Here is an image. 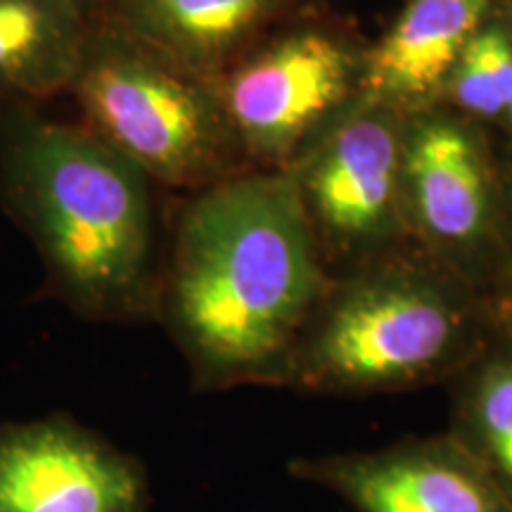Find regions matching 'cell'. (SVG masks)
I'll list each match as a JSON object with an SVG mask.
<instances>
[{
    "instance_id": "obj_1",
    "label": "cell",
    "mask_w": 512,
    "mask_h": 512,
    "mask_svg": "<svg viewBox=\"0 0 512 512\" xmlns=\"http://www.w3.org/2000/svg\"><path fill=\"white\" fill-rule=\"evenodd\" d=\"M328 290L294 176L249 174L185 209L162 316L200 387L283 384Z\"/></svg>"
},
{
    "instance_id": "obj_2",
    "label": "cell",
    "mask_w": 512,
    "mask_h": 512,
    "mask_svg": "<svg viewBox=\"0 0 512 512\" xmlns=\"http://www.w3.org/2000/svg\"><path fill=\"white\" fill-rule=\"evenodd\" d=\"M136 164L91 131L12 119L3 183L53 275L91 318H133L150 304L152 204Z\"/></svg>"
},
{
    "instance_id": "obj_3",
    "label": "cell",
    "mask_w": 512,
    "mask_h": 512,
    "mask_svg": "<svg viewBox=\"0 0 512 512\" xmlns=\"http://www.w3.org/2000/svg\"><path fill=\"white\" fill-rule=\"evenodd\" d=\"M494 306L420 268H382L330 287L283 384L373 394L456 377L496 335Z\"/></svg>"
},
{
    "instance_id": "obj_4",
    "label": "cell",
    "mask_w": 512,
    "mask_h": 512,
    "mask_svg": "<svg viewBox=\"0 0 512 512\" xmlns=\"http://www.w3.org/2000/svg\"><path fill=\"white\" fill-rule=\"evenodd\" d=\"M72 91L88 131L152 181L190 185L219 166L230 131L216 93L112 19L93 24Z\"/></svg>"
},
{
    "instance_id": "obj_5",
    "label": "cell",
    "mask_w": 512,
    "mask_h": 512,
    "mask_svg": "<svg viewBox=\"0 0 512 512\" xmlns=\"http://www.w3.org/2000/svg\"><path fill=\"white\" fill-rule=\"evenodd\" d=\"M354 79L356 62L342 41L297 29L242 60L214 93L247 150L285 157L347 100Z\"/></svg>"
},
{
    "instance_id": "obj_6",
    "label": "cell",
    "mask_w": 512,
    "mask_h": 512,
    "mask_svg": "<svg viewBox=\"0 0 512 512\" xmlns=\"http://www.w3.org/2000/svg\"><path fill=\"white\" fill-rule=\"evenodd\" d=\"M145 467L64 415L0 427V512H147Z\"/></svg>"
},
{
    "instance_id": "obj_7",
    "label": "cell",
    "mask_w": 512,
    "mask_h": 512,
    "mask_svg": "<svg viewBox=\"0 0 512 512\" xmlns=\"http://www.w3.org/2000/svg\"><path fill=\"white\" fill-rule=\"evenodd\" d=\"M403 136L392 105L370 98L325 133L294 181L313 228L342 247H370L399 228Z\"/></svg>"
},
{
    "instance_id": "obj_8",
    "label": "cell",
    "mask_w": 512,
    "mask_h": 512,
    "mask_svg": "<svg viewBox=\"0 0 512 512\" xmlns=\"http://www.w3.org/2000/svg\"><path fill=\"white\" fill-rule=\"evenodd\" d=\"M287 472L354 512H512L479 460L448 432L375 451L297 458Z\"/></svg>"
},
{
    "instance_id": "obj_9",
    "label": "cell",
    "mask_w": 512,
    "mask_h": 512,
    "mask_svg": "<svg viewBox=\"0 0 512 512\" xmlns=\"http://www.w3.org/2000/svg\"><path fill=\"white\" fill-rule=\"evenodd\" d=\"M403 209L448 252H472L489 238L494 185L484 147L465 121L425 114L406 126Z\"/></svg>"
},
{
    "instance_id": "obj_10",
    "label": "cell",
    "mask_w": 512,
    "mask_h": 512,
    "mask_svg": "<svg viewBox=\"0 0 512 512\" xmlns=\"http://www.w3.org/2000/svg\"><path fill=\"white\" fill-rule=\"evenodd\" d=\"M491 0H411L370 55V98L396 107L437 93L467 43L484 27Z\"/></svg>"
},
{
    "instance_id": "obj_11",
    "label": "cell",
    "mask_w": 512,
    "mask_h": 512,
    "mask_svg": "<svg viewBox=\"0 0 512 512\" xmlns=\"http://www.w3.org/2000/svg\"><path fill=\"white\" fill-rule=\"evenodd\" d=\"M91 29L79 0H0V95L50 98L72 88Z\"/></svg>"
},
{
    "instance_id": "obj_12",
    "label": "cell",
    "mask_w": 512,
    "mask_h": 512,
    "mask_svg": "<svg viewBox=\"0 0 512 512\" xmlns=\"http://www.w3.org/2000/svg\"><path fill=\"white\" fill-rule=\"evenodd\" d=\"M283 0H124L112 22L200 74L252 38Z\"/></svg>"
},
{
    "instance_id": "obj_13",
    "label": "cell",
    "mask_w": 512,
    "mask_h": 512,
    "mask_svg": "<svg viewBox=\"0 0 512 512\" xmlns=\"http://www.w3.org/2000/svg\"><path fill=\"white\" fill-rule=\"evenodd\" d=\"M451 432L512 505V337L498 328L460 370Z\"/></svg>"
},
{
    "instance_id": "obj_14",
    "label": "cell",
    "mask_w": 512,
    "mask_h": 512,
    "mask_svg": "<svg viewBox=\"0 0 512 512\" xmlns=\"http://www.w3.org/2000/svg\"><path fill=\"white\" fill-rule=\"evenodd\" d=\"M448 83L465 112L479 119L505 117L512 107V36L498 24H484Z\"/></svg>"
},
{
    "instance_id": "obj_15",
    "label": "cell",
    "mask_w": 512,
    "mask_h": 512,
    "mask_svg": "<svg viewBox=\"0 0 512 512\" xmlns=\"http://www.w3.org/2000/svg\"><path fill=\"white\" fill-rule=\"evenodd\" d=\"M494 313L498 328H501L505 335L512 337V292L505 294L501 302L494 304Z\"/></svg>"
},
{
    "instance_id": "obj_16",
    "label": "cell",
    "mask_w": 512,
    "mask_h": 512,
    "mask_svg": "<svg viewBox=\"0 0 512 512\" xmlns=\"http://www.w3.org/2000/svg\"><path fill=\"white\" fill-rule=\"evenodd\" d=\"M79 3L88 10V15L93 17V8H107L110 12H114L121 3H124V0H79Z\"/></svg>"
},
{
    "instance_id": "obj_17",
    "label": "cell",
    "mask_w": 512,
    "mask_h": 512,
    "mask_svg": "<svg viewBox=\"0 0 512 512\" xmlns=\"http://www.w3.org/2000/svg\"><path fill=\"white\" fill-rule=\"evenodd\" d=\"M505 119H508V124H510V128H512V114H508V117H505Z\"/></svg>"
}]
</instances>
